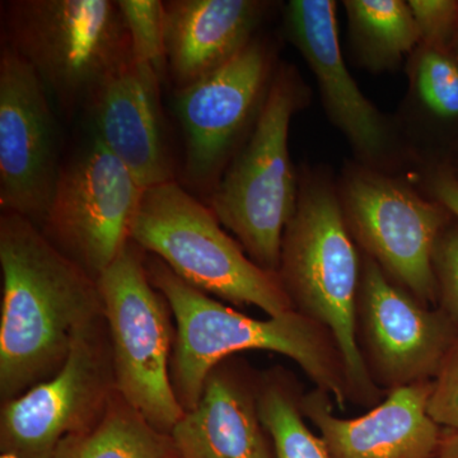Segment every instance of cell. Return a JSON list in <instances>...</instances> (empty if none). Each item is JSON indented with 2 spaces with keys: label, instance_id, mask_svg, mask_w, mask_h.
Listing matches in <instances>:
<instances>
[{
  "label": "cell",
  "instance_id": "1",
  "mask_svg": "<svg viewBox=\"0 0 458 458\" xmlns=\"http://www.w3.org/2000/svg\"><path fill=\"white\" fill-rule=\"evenodd\" d=\"M0 397L16 399L55 376L75 342L104 319L98 280L30 219L0 216Z\"/></svg>",
  "mask_w": 458,
  "mask_h": 458
},
{
  "label": "cell",
  "instance_id": "2",
  "mask_svg": "<svg viewBox=\"0 0 458 458\" xmlns=\"http://www.w3.org/2000/svg\"><path fill=\"white\" fill-rule=\"evenodd\" d=\"M148 278L164 295L176 321L171 382L185 411L194 409L205 379L236 352L267 351L285 355L340 410L352 403L342 352L333 334L297 311L249 318L180 279L155 255H146Z\"/></svg>",
  "mask_w": 458,
  "mask_h": 458
},
{
  "label": "cell",
  "instance_id": "3",
  "mask_svg": "<svg viewBox=\"0 0 458 458\" xmlns=\"http://www.w3.org/2000/svg\"><path fill=\"white\" fill-rule=\"evenodd\" d=\"M360 270L335 195L322 185L307 186L286 225L278 276L295 311L333 334L345 363L352 403L376 406L385 393L370 378L357 339Z\"/></svg>",
  "mask_w": 458,
  "mask_h": 458
},
{
  "label": "cell",
  "instance_id": "4",
  "mask_svg": "<svg viewBox=\"0 0 458 458\" xmlns=\"http://www.w3.org/2000/svg\"><path fill=\"white\" fill-rule=\"evenodd\" d=\"M131 240L205 294L269 316L295 311L278 273L255 264L210 208L174 180L144 190Z\"/></svg>",
  "mask_w": 458,
  "mask_h": 458
},
{
  "label": "cell",
  "instance_id": "5",
  "mask_svg": "<svg viewBox=\"0 0 458 458\" xmlns=\"http://www.w3.org/2000/svg\"><path fill=\"white\" fill-rule=\"evenodd\" d=\"M2 9L3 44L32 66L65 114L89 107L132 57L119 2L16 0Z\"/></svg>",
  "mask_w": 458,
  "mask_h": 458
},
{
  "label": "cell",
  "instance_id": "6",
  "mask_svg": "<svg viewBox=\"0 0 458 458\" xmlns=\"http://www.w3.org/2000/svg\"><path fill=\"white\" fill-rule=\"evenodd\" d=\"M297 96L280 72L265 96L251 137L210 194V210L262 269L278 273L283 237L298 203L288 135Z\"/></svg>",
  "mask_w": 458,
  "mask_h": 458
},
{
  "label": "cell",
  "instance_id": "7",
  "mask_svg": "<svg viewBox=\"0 0 458 458\" xmlns=\"http://www.w3.org/2000/svg\"><path fill=\"white\" fill-rule=\"evenodd\" d=\"M146 255L129 241L98 284L116 391L150 426L171 434L185 414L170 375L176 331L167 301L148 278Z\"/></svg>",
  "mask_w": 458,
  "mask_h": 458
},
{
  "label": "cell",
  "instance_id": "8",
  "mask_svg": "<svg viewBox=\"0 0 458 458\" xmlns=\"http://www.w3.org/2000/svg\"><path fill=\"white\" fill-rule=\"evenodd\" d=\"M144 190L93 135L62 165L38 228L66 258L98 280L131 241Z\"/></svg>",
  "mask_w": 458,
  "mask_h": 458
},
{
  "label": "cell",
  "instance_id": "9",
  "mask_svg": "<svg viewBox=\"0 0 458 458\" xmlns=\"http://www.w3.org/2000/svg\"><path fill=\"white\" fill-rule=\"evenodd\" d=\"M116 393L105 318L75 342L59 372L2 403V452L53 458L60 443L87 432L104 417Z\"/></svg>",
  "mask_w": 458,
  "mask_h": 458
},
{
  "label": "cell",
  "instance_id": "10",
  "mask_svg": "<svg viewBox=\"0 0 458 458\" xmlns=\"http://www.w3.org/2000/svg\"><path fill=\"white\" fill-rule=\"evenodd\" d=\"M458 324L396 284L369 256L361 264L357 339L370 378L384 393L433 381Z\"/></svg>",
  "mask_w": 458,
  "mask_h": 458
},
{
  "label": "cell",
  "instance_id": "11",
  "mask_svg": "<svg viewBox=\"0 0 458 458\" xmlns=\"http://www.w3.org/2000/svg\"><path fill=\"white\" fill-rule=\"evenodd\" d=\"M59 137L47 89L8 45L0 50V208L41 225L59 179Z\"/></svg>",
  "mask_w": 458,
  "mask_h": 458
},
{
  "label": "cell",
  "instance_id": "12",
  "mask_svg": "<svg viewBox=\"0 0 458 458\" xmlns=\"http://www.w3.org/2000/svg\"><path fill=\"white\" fill-rule=\"evenodd\" d=\"M344 198L346 225L366 255L421 303H438L433 258L445 225L441 208L369 174H354Z\"/></svg>",
  "mask_w": 458,
  "mask_h": 458
},
{
  "label": "cell",
  "instance_id": "13",
  "mask_svg": "<svg viewBox=\"0 0 458 458\" xmlns=\"http://www.w3.org/2000/svg\"><path fill=\"white\" fill-rule=\"evenodd\" d=\"M269 56L250 42L227 64L176 90L174 108L185 135V179L199 191L218 185L238 138L264 104Z\"/></svg>",
  "mask_w": 458,
  "mask_h": 458
},
{
  "label": "cell",
  "instance_id": "14",
  "mask_svg": "<svg viewBox=\"0 0 458 458\" xmlns=\"http://www.w3.org/2000/svg\"><path fill=\"white\" fill-rule=\"evenodd\" d=\"M430 393L432 381L396 388L367 414L343 419L330 394L315 387L301 408L330 458H434L443 428L428 414Z\"/></svg>",
  "mask_w": 458,
  "mask_h": 458
},
{
  "label": "cell",
  "instance_id": "15",
  "mask_svg": "<svg viewBox=\"0 0 458 458\" xmlns=\"http://www.w3.org/2000/svg\"><path fill=\"white\" fill-rule=\"evenodd\" d=\"M161 81L152 68L131 57L105 81L89 106L93 135L143 189L174 180L165 137Z\"/></svg>",
  "mask_w": 458,
  "mask_h": 458
},
{
  "label": "cell",
  "instance_id": "16",
  "mask_svg": "<svg viewBox=\"0 0 458 458\" xmlns=\"http://www.w3.org/2000/svg\"><path fill=\"white\" fill-rule=\"evenodd\" d=\"M259 376L227 358L170 434L180 458H276L259 412Z\"/></svg>",
  "mask_w": 458,
  "mask_h": 458
},
{
  "label": "cell",
  "instance_id": "17",
  "mask_svg": "<svg viewBox=\"0 0 458 458\" xmlns=\"http://www.w3.org/2000/svg\"><path fill=\"white\" fill-rule=\"evenodd\" d=\"M286 16L292 38L318 78L331 119L361 155L378 156L386 144L384 123L344 63L335 3L293 0Z\"/></svg>",
  "mask_w": 458,
  "mask_h": 458
},
{
  "label": "cell",
  "instance_id": "18",
  "mask_svg": "<svg viewBox=\"0 0 458 458\" xmlns=\"http://www.w3.org/2000/svg\"><path fill=\"white\" fill-rule=\"evenodd\" d=\"M265 3L254 0L164 2L167 72L177 89L227 64L251 42Z\"/></svg>",
  "mask_w": 458,
  "mask_h": 458
},
{
  "label": "cell",
  "instance_id": "19",
  "mask_svg": "<svg viewBox=\"0 0 458 458\" xmlns=\"http://www.w3.org/2000/svg\"><path fill=\"white\" fill-rule=\"evenodd\" d=\"M53 458H180L170 434L150 426L114 393L101 420L60 443Z\"/></svg>",
  "mask_w": 458,
  "mask_h": 458
},
{
  "label": "cell",
  "instance_id": "20",
  "mask_svg": "<svg viewBox=\"0 0 458 458\" xmlns=\"http://www.w3.org/2000/svg\"><path fill=\"white\" fill-rule=\"evenodd\" d=\"M294 377L284 369L259 376V412L276 458H330L321 437L307 426Z\"/></svg>",
  "mask_w": 458,
  "mask_h": 458
},
{
  "label": "cell",
  "instance_id": "21",
  "mask_svg": "<svg viewBox=\"0 0 458 458\" xmlns=\"http://www.w3.org/2000/svg\"><path fill=\"white\" fill-rule=\"evenodd\" d=\"M345 8L355 42L373 66L394 65L421 40L408 3L349 0Z\"/></svg>",
  "mask_w": 458,
  "mask_h": 458
},
{
  "label": "cell",
  "instance_id": "22",
  "mask_svg": "<svg viewBox=\"0 0 458 458\" xmlns=\"http://www.w3.org/2000/svg\"><path fill=\"white\" fill-rule=\"evenodd\" d=\"M131 36L132 59L149 66L164 80L167 72L164 2L117 0Z\"/></svg>",
  "mask_w": 458,
  "mask_h": 458
},
{
  "label": "cell",
  "instance_id": "23",
  "mask_svg": "<svg viewBox=\"0 0 458 458\" xmlns=\"http://www.w3.org/2000/svg\"><path fill=\"white\" fill-rule=\"evenodd\" d=\"M415 81L421 101L433 114L458 117V65L445 50L427 47L421 53Z\"/></svg>",
  "mask_w": 458,
  "mask_h": 458
},
{
  "label": "cell",
  "instance_id": "24",
  "mask_svg": "<svg viewBox=\"0 0 458 458\" xmlns=\"http://www.w3.org/2000/svg\"><path fill=\"white\" fill-rule=\"evenodd\" d=\"M428 414L443 429L458 432V331L454 345L432 381Z\"/></svg>",
  "mask_w": 458,
  "mask_h": 458
},
{
  "label": "cell",
  "instance_id": "25",
  "mask_svg": "<svg viewBox=\"0 0 458 458\" xmlns=\"http://www.w3.org/2000/svg\"><path fill=\"white\" fill-rule=\"evenodd\" d=\"M434 273L438 285V303L458 324V228L442 232L434 250Z\"/></svg>",
  "mask_w": 458,
  "mask_h": 458
},
{
  "label": "cell",
  "instance_id": "26",
  "mask_svg": "<svg viewBox=\"0 0 458 458\" xmlns=\"http://www.w3.org/2000/svg\"><path fill=\"white\" fill-rule=\"evenodd\" d=\"M428 47L445 50L458 18V3L452 0H411L408 3Z\"/></svg>",
  "mask_w": 458,
  "mask_h": 458
},
{
  "label": "cell",
  "instance_id": "27",
  "mask_svg": "<svg viewBox=\"0 0 458 458\" xmlns=\"http://www.w3.org/2000/svg\"><path fill=\"white\" fill-rule=\"evenodd\" d=\"M439 201L458 219V181L450 174H442L434 183Z\"/></svg>",
  "mask_w": 458,
  "mask_h": 458
},
{
  "label": "cell",
  "instance_id": "28",
  "mask_svg": "<svg viewBox=\"0 0 458 458\" xmlns=\"http://www.w3.org/2000/svg\"><path fill=\"white\" fill-rule=\"evenodd\" d=\"M434 458H458V432L443 429L441 442Z\"/></svg>",
  "mask_w": 458,
  "mask_h": 458
},
{
  "label": "cell",
  "instance_id": "29",
  "mask_svg": "<svg viewBox=\"0 0 458 458\" xmlns=\"http://www.w3.org/2000/svg\"><path fill=\"white\" fill-rule=\"evenodd\" d=\"M0 458H21L17 456V454H11V452H2V456Z\"/></svg>",
  "mask_w": 458,
  "mask_h": 458
}]
</instances>
